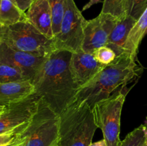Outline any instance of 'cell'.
I'll return each instance as SVG.
<instances>
[{
    "label": "cell",
    "instance_id": "cell-1",
    "mask_svg": "<svg viewBox=\"0 0 147 146\" xmlns=\"http://www.w3.org/2000/svg\"><path fill=\"white\" fill-rule=\"evenodd\" d=\"M71 55L66 50L54 51L31 81L34 93L59 115L73 102L78 90L70 72Z\"/></svg>",
    "mask_w": 147,
    "mask_h": 146
},
{
    "label": "cell",
    "instance_id": "cell-2",
    "mask_svg": "<svg viewBox=\"0 0 147 146\" xmlns=\"http://www.w3.org/2000/svg\"><path fill=\"white\" fill-rule=\"evenodd\" d=\"M137 60L126 52L117 56L90 82L78 90L73 101L86 103L91 109L98 102L108 98L119 89L126 87L142 72Z\"/></svg>",
    "mask_w": 147,
    "mask_h": 146
},
{
    "label": "cell",
    "instance_id": "cell-3",
    "mask_svg": "<svg viewBox=\"0 0 147 146\" xmlns=\"http://www.w3.org/2000/svg\"><path fill=\"white\" fill-rule=\"evenodd\" d=\"M58 146H89L98 126L93 110L73 101L60 115Z\"/></svg>",
    "mask_w": 147,
    "mask_h": 146
},
{
    "label": "cell",
    "instance_id": "cell-4",
    "mask_svg": "<svg viewBox=\"0 0 147 146\" xmlns=\"http://www.w3.org/2000/svg\"><path fill=\"white\" fill-rule=\"evenodd\" d=\"M0 41L8 47L40 57L55 51L53 39L42 34L27 20L0 28Z\"/></svg>",
    "mask_w": 147,
    "mask_h": 146
},
{
    "label": "cell",
    "instance_id": "cell-5",
    "mask_svg": "<svg viewBox=\"0 0 147 146\" xmlns=\"http://www.w3.org/2000/svg\"><path fill=\"white\" fill-rule=\"evenodd\" d=\"M129 90L126 87L108 98L98 102L93 107L95 122L103 133L108 146H120L121 116Z\"/></svg>",
    "mask_w": 147,
    "mask_h": 146
},
{
    "label": "cell",
    "instance_id": "cell-6",
    "mask_svg": "<svg viewBox=\"0 0 147 146\" xmlns=\"http://www.w3.org/2000/svg\"><path fill=\"white\" fill-rule=\"evenodd\" d=\"M60 115L40 100L37 111L26 126L24 146H56L58 144Z\"/></svg>",
    "mask_w": 147,
    "mask_h": 146
},
{
    "label": "cell",
    "instance_id": "cell-7",
    "mask_svg": "<svg viewBox=\"0 0 147 146\" xmlns=\"http://www.w3.org/2000/svg\"><path fill=\"white\" fill-rule=\"evenodd\" d=\"M87 21L74 0H67L60 31L53 38L55 50H66L73 53L82 50Z\"/></svg>",
    "mask_w": 147,
    "mask_h": 146
},
{
    "label": "cell",
    "instance_id": "cell-8",
    "mask_svg": "<svg viewBox=\"0 0 147 146\" xmlns=\"http://www.w3.org/2000/svg\"><path fill=\"white\" fill-rule=\"evenodd\" d=\"M41 98L36 93L17 102L6 105L0 115V135L12 131L32 120L37 111Z\"/></svg>",
    "mask_w": 147,
    "mask_h": 146
},
{
    "label": "cell",
    "instance_id": "cell-9",
    "mask_svg": "<svg viewBox=\"0 0 147 146\" xmlns=\"http://www.w3.org/2000/svg\"><path fill=\"white\" fill-rule=\"evenodd\" d=\"M118 20L111 14L102 12L96 18L88 20L82 50L93 53L99 47L107 46L109 36Z\"/></svg>",
    "mask_w": 147,
    "mask_h": 146
},
{
    "label": "cell",
    "instance_id": "cell-10",
    "mask_svg": "<svg viewBox=\"0 0 147 146\" xmlns=\"http://www.w3.org/2000/svg\"><path fill=\"white\" fill-rule=\"evenodd\" d=\"M46 57L14 50L0 42V64H8L18 69L31 81L45 62Z\"/></svg>",
    "mask_w": 147,
    "mask_h": 146
},
{
    "label": "cell",
    "instance_id": "cell-11",
    "mask_svg": "<svg viewBox=\"0 0 147 146\" xmlns=\"http://www.w3.org/2000/svg\"><path fill=\"white\" fill-rule=\"evenodd\" d=\"M104 67L96 60L93 53L83 50L72 53L70 70L78 89L90 82Z\"/></svg>",
    "mask_w": 147,
    "mask_h": 146
},
{
    "label": "cell",
    "instance_id": "cell-12",
    "mask_svg": "<svg viewBox=\"0 0 147 146\" xmlns=\"http://www.w3.org/2000/svg\"><path fill=\"white\" fill-rule=\"evenodd\" d=\"M27 19L49 39L54 38L53 14L49 0H34L26 12Z\"/></svg>",
    "mask_w": 147,
    "mask_h": 146
},
{
    "label": "cell",
    "instance_id": "cell-13",
    "mask_svg": "<svg viewBox=\"0 0 147 146\" xmlns=\"http://www.w3.org/2000/svg\"><path fill=\"white\" fill-rule=\"evenodd\" d=\"M34 93V87L30 80L0 83V104L9 105L27 98Z\"/></svg>",
    "mask_w": 147,
    "mask_h": 146
},
{
    "label": "cell",
    "instance_id": "cell-14",
    "mask_svg": "<svg viewBox=\"0 0 147 146\" xmlns=\"http://www.w3.org/2000/svg\"><path fill=\"white\" fill-rule=\"evenodd\" d=\"M136 22V19L128 15L122 19L118 20L112 29L109 37L107 46L111 47L117 56L125 52V43Z\"/></svg>",
    "mask_w": 147,
    "mask_h": 146
},
{
    "label": "cell",
    "instance_id": "cell-15",
    "mask_svg": "<svg viewBox=\"0 0 147 146\" xmlns=\"http://www.w3.org/2000/svg\"><path fill=\"white\" fill-rule=\"evenodd\" d=\"M147 34V8L140 18L136 21L129 33L125 43V52L134 60H137L139 47L142 40Z\"/></svg>",
    "mask_w": 147,
    "mask_h": 146
},
{
    "label": "cell",
    "instance_id": "cell-16",
    "mask_svg": "<svg viewBox=\"0 0 147 146\" xmlns=\"http://www.w3.org/2000/svg\"><path fill=\"white\" fill-rule=\"evenodd\" d=\"M27 15L14 0H1L0 4V24L2 27L26 21Z\"/></svg>",
    "mask_w": 147,
    "mask_h": 146
},
{
    "label": "cell",
    "instance_id": "cell-17",
    "mask_svg": "<svg viewBox=\"0 0 147 146\" xmlns=\"http://www.w3.org/2000/svg\"><path fill=\"white\" fill-rule=\"evenodd\" d=\"M101 12L122 19L129 15V0H104Z\"/></svg>",
    "mask_w": 147,
    "mask_h": 146
},
{
    "label": "cell",
    "instance_id": "cell-18",
    "mask_svg": "<svg viewBox=\"0 0 147 146\" xmlns=\"http://www.w3.org/2000/svg\"><path fill=\"white\" fill-rule=\"evenodd\" d=\"M53 14V31L54 37L59 33L60 24L65 12L67 0H49Z\"/></svg>",
    "mask_w": 147,
    "mask_h": 146
},
{
    "label": "cell",
    "instance_id": "cell-19",
    "mask_svg": "<svg viewBox=\"0 0 147 146\" xmlns=\"http://www.w3.org/2000/svg\"><path fill=\"white\" fill-rule=\"evenodd\" d=\"M146 141V127L144 125H141L126 136L120 146H143Z\"/></svg>",
    "mask_w": 147,
    "mask_h": 146
},
{
    "label": "cell",
    "instance_id": "cell-20",
    "mask_svg": "<svg viewBox=\"0 0 147 146\" xmlns=\"http://www.w3.org/2000/svg\"><path fill=\"white\" fill-rule=\"evenodd\" d=\"M29 80L18 69L5 64H0V83ZM31 81V80H30Z\"/></svg>",
    "mask_w": 147,
    "mask_h": 146
},
{
    "label": "cell",
    "instance_id": "cell-21",
    "mask_svg": "<svg viewBox=\"0 0 147 146\" xmlns=\"http://www.w3.org/2000/svg\"><path fill=\"white\" fill-rule=\"evenodd\" d=\"M93 54L96 60L104 66L111 64L117 57L116 52L108 46L99 47L93 52Z\"/></svg>",
    "mask_w": 147,
    "mask_h": 146
},
{
    "label": "cell",
    "instance_id": "cell-22",
    "mask_svg": "<svg viewBox=\"0 0 147 146\" xmlns=\"http://www.w3.org/2000/svg\"><path fill=\"white\" fill-rule=\"evenodd\" d=\"M28 123H29L25 125H23L19 128L12 130V131L0 135V146H6L21 138L23 132Z\"/></svg>",
    "mask_w": 147,
    "mask_h": 146
},
{
    "label": "cell",
    "instance_id": "cell-23",
    "mask_svg": "<svg viewBox=\"0 0 147 146\" xmlns=\"http://www.w3.org/2000/svg\"><path fill=\"white\" fill-rule=\"evenodd\" d=\"M147 8V0H129V15L137 21Z\"/></svg>",
    "mask_w": 147,
    "mask_h": 146
},
{
    "label": "cell",
    "instance_id": "cell-24",
    "mask_svg": "<svg viewBox=\"0 0 147 146\" xmlns=\"http://www.w3.org/2000/svg\"><path fill=\"white\" fill-rule=\"evenodd\" d=\"M14 1L22 11H26L30 8L34 0H14Z\"/></svg>",
    "mask_w": 147,
    "mask_h": 146
},
{
    "label": "cell",
    "instance_id": "cell-25",
    "mask_svg": "<svg viewBox=\"0 0 147 146\" xmlns=\"http://www.w3.org/2000/svg\"><path fill=\"white\" fill-rule=\"evenodd\" d=\"M99 2H100V0H90V1L83 7V11H86V10L90 8L92 6L94 5V4H98V3Z\"/></svg>",
    "mask_w": 147,
    "mask_h": 146
},
{
    "label": "cell",
    "instance_id": "cell-26",
    "mask_svg": "<svg viewBox=\"0 0 147 146\" xmlns=\"http://www.w3.org/2000/svg\"><path fill=\"white\" fill-rule=\"evenodd\" d=\"M89 146H108V145L106 143V140L103 139V140H99V141L96 142V143H92Z\"/></svg>",
    "mask_w": 147,
    "mask_h": 146
},
{
    "label": "cell",
    "instance_id": "cell-27",
    "mask_svg": "<svg viewBox=\"0 0 147 146\" xmlns=\"http://www.w3.org/2000/svg\"><path fill=\"white\" fill-rule=\"evenodd\" d=\"M22 134H23V133H22ZM24 136H23V135H22V136L21 138H20V139H19V140H16V141H14V143H11V144L7 145H6V146H16L17 144H19V143H20V142L22 141V140H24Z\"/></svg>",
    "mask_w": 147,
    "mask_h": 146
},
{
    "label": "cell",
    "instance_id": "cell-28",
    "mask_svg": "<svg viewBox=\"0 0 147 146\" xmlns=\"http://www.w3.org/2000/svg\"><path fill=\"white\" fill-rule=\"evenodd\" d=\"M5 110H6V105H1V104H0V115L4 113Z\"/></svg>",
    "mask_w": 147,
    "mask_h": 146
},
{
    "label": "cell",
    "instance_id": "cell-29",
    "mask_svg": "<svg viewBox=\"0 0 147 146\" xmlns=\"http://www.w3.org/2000/svg\"><path fill=\"white\" fill-rule=\"evenodd\" d=\"M24 142H25V137H24V139L22 140V141L20 142V143H19V144H17L16 146H24Z\"/></svg>",
    "mask_w": 147,
    "mask_h": 146
},
{
    "label": "cell",
    "instance_id": "cell-30",
    "mask_svg": "<svg viewBox=\"0 0 147 146\" xmlns=\"http://www.w3.org/2000/svg\"><path fill=\"white\" fill-rule=\"evenodd\" d=\"M143 146H147V141L146 142V143H144V145Z\"/></svg>",
    "mask_w": 147,
    "mask_h": 146
},
{
    "label": "cell",
    "instance_id": "cell-31",
    "mask_svg": "<svg viewBox=\"0 0 147 146\" xmlns=\"http://www.w3.org/2000/svg\"><path fill=\"white\" fill-rule=\"evenodd\" d=\"M146 130H147V117H146Z\"/></svg>",
    "mask_w": 147,
    "mask_h": 146
},
{
    "label": "cell",
    "instance_id": "cell-32",
    "mask_svg": "<svg viewBox=\"0 0 147 146\" xmlns=\"http://www.w3.org/2000/svg\"><path fill=\"white\" fill-rule=\"evenodd\" d=\"M1 27H2V26H1V24H0V28H1Z\"/></svg>",
    "mask_w": 147,
    "mask_h": 146
},
{
    "label": "cell",
    "instance_id": "cell-33",
    "mask_svg": "<svg viewBox=\"0 0 147 146\" xmlns=\"http://www.w3.org/2000/svg\"><path fill=\"white\" fill-rule=\"evenodd\" d=\"M1 0H0V4H1Z\"/></svg>",
    "mask_w": 147,
    "mask_h": 146
},
{
    "label": "cell",
    "instance_id": "cell-34",
    "mask_svg": "<svg viewBox=\"0 0 147 146\" xmlns=\"http://www.w3.org/2000/svg\"><path fill=\"white\" fill-rule=\"evenodd\" d=\"M56 146H58V145H56Z\"/></svg>",
    "mask_w": 147,
    "mask_h": 146
},
{
    "label": "cell",
    "instance_id": "cell-35",
    "mask_svg": "<svg viewBox=\"0 0 147 146\" xmlns=\"http://www.w3.org/2000/svg\"><path fill=\"white\" fill-rule=\"evenodd\" d=\"M0 42H1V41H0Z\"/></svg>",
    "mask_w": 147,
    "mask_h": 146
}]
</instances>
